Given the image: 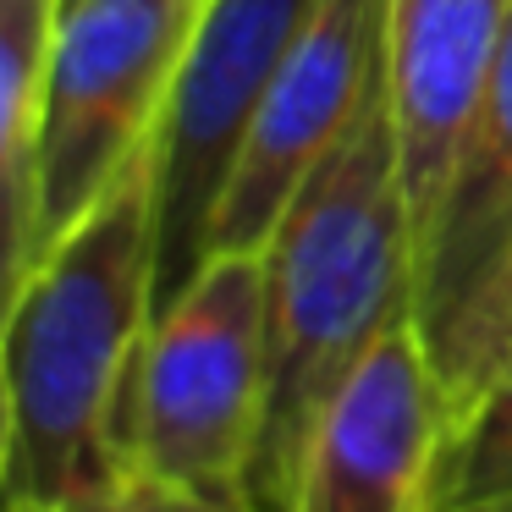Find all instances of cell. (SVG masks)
I'll return each instance as SVG.
<instances>
[{
	"instance_id": "6da1fadb",
	"label": "cell",
	"mask_w": 512,
	"mask_h": 512,
	"mask_svg": "<svg viewBox=\"0 0 512 512\" xmlns=\"http://www.w3.org/2000/svg\"><path fill=\"white\" fill-rule=\"evenodd\" d=\"M155 325L149 149L39 259L0 331L12 452L0 501L67 512L127 468V397Z\"/></svg>"
},
{
	"instance_id": "7a4b0ae2",
	"label": "cell",
	"mask_w": 512,
	"mask_h": 512,
	"mask_svg": "<svg viewBox=\"0 0 512 512\" xmlns=\"http://www.w3.org/2000/svg\"><path fill=\"white\" fill-rule=\"evenodd\" d=\"M265 259V424L248 507L287 512L320 408L386 325L413 314V221L397 166L386 78L298 188Z\"/></svg>"
},
{
	"instance_id": "3957f363",
	"label": "cell",
	"mask_w": 512,
	"mask_h": 512,
	"mask_svg": "<svg viewBox=\"0 0 512 512\" xmlns=\"http://www.w3.org/2000/svg\"><path fill=\"white\" fill-rule=\"evenodd\" d=\"M265 424V259L210 254L155 314L127 397V463L188 496L248 507Z\"/></svg>"
},
{
	"instance_id": "277c9868",
	"label": "cell",
	"mask_w": 512,
	"mask_h": 512,
	"mask_svg": "<svg viewBox=\"0 0 512 512\" xmlns=\"http://www.w3.org/2000/svg\"><path fill=\"white\" fill-rule=\"evenodd\" d=\"M199 0H67L34 138L39 259L149 149Z\"/></svg>"
},
{
	"instance_id": "5b68a950",
	"label": "cell",
	"mask_w": 512,
	"mask_h": 512,
	"mask_svg": "<svg viewBox=\"0 0 512 512\" xmlns=\"http://www.w3.org/2000/svg\"><path fill=\"white\" fill-rule=\"evenodd\" d=\"M320 0H199L177 78L149 138L155 171V314L210 259V226L259 105Z\"/></svg>"
},
{
	"instance_id": "8992f818",
	"label": "cell",
	"mask_w": 512,
	"mask_h": 512,
	"mask_svg": "<svg viewBox=\"0 0 512 512\" xmlns=\"http://www.w3.org/2000/svg\"><path fill=\"white\" fill-rule=\"evenodd\" d=\"M386 78V0H320L259 105L210 226V254L270 243L298 188L331 160Z\"/></svg>"
},
{
	"instance_id": "52a82bcc",
	"label": "cell",
	"mask_w": 512,
	"mask_h": 512,
	"mask_svg": "<svg viewBox=\"0 0 512 512\" xmlns=\"http://www.w3.org/2000/svg\"><path fill=\"white\" fill-rule=\"evenodd\" d=\"M441 441L446 391L408 314L369 342L320 408L287 512H424Z\"/></svg>"
},
{
	"instance_id": "ba28073f",
	"label": "cell",
	"mask_w": 512,
	"mask_h": 512,
	"mask_svg": "<svg viewBox=\"0 0 512 512\" xmlns=\"http://www.w3.org/2000/svg\"><path fill=\"white\" fill-rule=\"evenodd\" d=\"M507 17L512 0H386V105L397 127L413 248L457 166Z\"/></svg>"
},
{
	"instance_id": "9c48e42d",
	"label": "cell",
	"mask_w": 512,
	"mask_h": 512,
	"mask_svg": "<svg viewBox=\"0 0 512 512\" xmlns=\"http://www.w3.org/2000/svg\"><path fill=\"white\" fill-rule=\"evenodd\" d=\"M512 248V17L446 193L413 248V320L435 325Z\"/></svg>"
},
{
	"instance_id": "30bf717a",
	"label": "cell",
	"mask_w": 512,
	"mask_h": 512,
	"mask_svg": "<svg viewBox=\"0 0 512 512\" xmlns=\"http://www.w3.org/2000/svg\"><path fill=\"white\" fill-rule=\"evenodd\" d=\"M424 347L446 391V424L512 364V248L441 314L424 325Z\"/></svg>"
},
{
	"instance_id": "8fae6325",
	"label": "cell",
	"mask_w": 512,
	"mask_h": 512,
	"mask_svg": "<svg viewBox=\"0 0 512 512\" xmlns=\"http://www.w3.org/2000/svg\"><path fill=\"white\" fill-rule=\"evenodd\" d=\"M496 496H512V364L446 424L424 512Z\"/></svg>"
},
{
	"instance_id": "7c38bea8",
	"label": "cell",
	"mask_w": 512,
	"mask_h": 512,
	"mask_svg": "<svg viewBox=\"0 0 512 512\" xmlns=\"http://www.w3.org/2000/svg\"><path fill=\"white\" fill-rule=\"evenodd\" d=\"M61 0H0V177L34 160Z\"/></svg>"
},
{
	"instance_id": "4fadbf2b",
	"label": "cell",
	"mask_w": 512,
	"mask_h": 512,
	"mask_svg": "<svg viewBox=\"0 0 512 512\" xmlns=\"http://www.w3.org/2000/svg\"><path fill=\"white\" fill-rule=\"evenodd\" d=\"M34 270H39V193H34V160H23L0 177V331H6Z\"/></svg>"
},
{
	"instance_id": "5bb4252c",
	"label": "cell",
	"mask_w": 512,
	"mask_h": 512,
	"mask_svg": "<svg viewBox=\"0 0 512 512\" xmlns=\"http://www.w3.org/2000/svg\"><path fill=\"white\" fill-rule=\"evenodd\" d=\"M6 452H12V413H6V380H0V490H6Z\"/></svg>"
},
{
	"instance_id": "9a60e30c",
	"label": "cell",
	"mask_w": 512,
	"mask_h": 512,
	"mask_svg": "<svg viewBox=\"0 0 512 512\" xmlns=\"http://www.w3.org/2000/svg\"><path fill=\"white\" fill-rule=\"evenodd\" d=\"M441 512H512V496H496V501H463V507H441Z\"/></svg>"
},
{
	"instance_id": "2e32d148",
	"label": "cell",
	"mask_w": 512,
	"mask_h": 512,
	"mask_svg": "<svg viewBox=\"0 0 512 512\" xmlns=\"http://www.w3.org/2000/svg\"><path fill=\"white\" fill-rule=\"evenodd\" d=\"M0 512H17V507H6V501H0Z\"/></svg>"
},
{
	"instance_id": "e0dca14e",
	"label": "cell",
	"mask_w": 512,
	"mask_h": 512,
	"mask_svg": "<svg viewBox=\"0 0 512 512\" xmlns=\"http://www.w3.org/2000/svg\"><path fill=\"white\" fill-rule=\"evenodd\" d=\"M61 6H67V0H61Z\"/></svg>"
}]
</instances>
